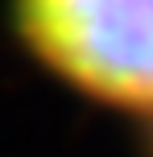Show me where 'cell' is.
Masks as SVG:
<instances>
[{"label":"cell","instance_id":"1","mask_svg":"<svg viewBox=\"0 0 153 157\" xmlns=\"http://www.w3.org/2000/svg\"><path fill=\"white\" fill-rule=\"evenodd\" d=\"M25 50L87 99L153 112V0H13Z\"/></svg>","mask_w":153,"mask_h":157},{"label":"cell","instance_id":"2","mask_svg":"<svg viewBox=\"0 0 153 157\" xmlns=\"http://www.w3.org/2000/svg\"><path fill=\"white\" fill-rule=\"evenodd\" d=\"M149 157H153V141H149Z\"/></svg>","mask_w":153,"mask_h":157}]
</instances>
